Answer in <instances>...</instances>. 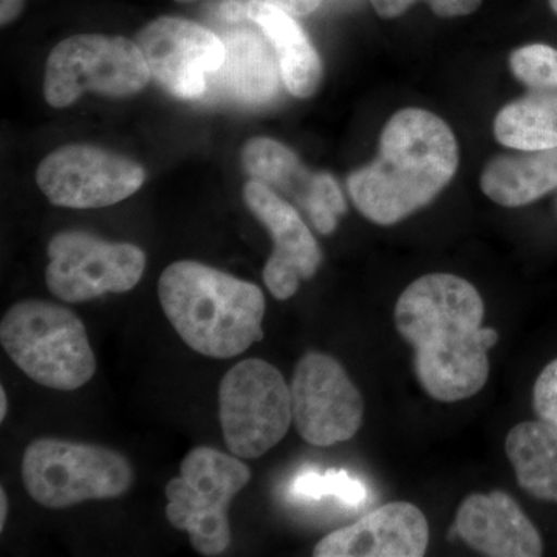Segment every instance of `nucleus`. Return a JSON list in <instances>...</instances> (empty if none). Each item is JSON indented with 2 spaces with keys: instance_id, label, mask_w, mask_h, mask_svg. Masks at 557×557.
Instances as JSON below:
<instances>
[{
  "instance_id": "obj_9",
  "label": "nucleus",
  "mask_w": 557,
  "mask_h": 557,
  "mask_svg": "<svg viewBox=\"0 0 557 557\" xmlns=\"http://www.w3.org/2000/svg\"><path fill=\"white\" fill-rule=\"evenodd\" d=\"M46 284L58 299L78 304L137 287L146 255L132 244H112L86 231H62L47 248Z\"/></svg>"
},
{
  "instance_id": "obj_27",
  "label": "nucleus",
  "mask_w": 557,
  "mask_h": 557,
  "mask_svg": "<svg viewBox=\"0 0 557 557\" xmlns=\"http://www.w3.org/2000/svg\"><path fill=\"white\" fill-rule=\"evenodd\" d=\"M252 2L276 7V9L285 11L293 17L309 16L321 5V0H252Z\"/></svg>"
},
{
  "instance_id": "obj_29",
  "label": "nucleus",
  "mask_w": 557,
  "mask_h": 557,
  "mask_svg": "<svg viewBox=\"0 0 557 557\" xmlns=\"http://www.w3.org/2000/svg\"><path fill=\"white\" fill-rule=\"evenodd\" d=\"M7 410H9V399H7L5 388L0 387V420H5Z\"/></svg>"
},
{
  "instance_id": "obj_20",
  "label": "nucleus",
  "mask_w": 557,
  "mask_h": 557,
  "mask_svg": "<svg viewBox=\"0 0 557 557\" xmlns=\"http://www.w3.org/2000/svg\"><path fill=\"white\" fill-rule=\"evenodd\" d=\"M498 143L520 152L557 148V106L548 91H530L509 102L494 121Z\"/></svg>"
},
{
  "instance_id": "obj_19",
  "label": "nucleus",
  "mask_w": 557,
  "mask_h": 557,
  "mask_svg": "<svg viewBox=\"0 0 557 557\" xmlns=\"http://www.w3.org/2000/svg\"><path fill=\"white\" fill-rule=\"evenodd\" d=\"M505 450L516 480L530 496L557 504V431L544 421H523L508 432Z\"/></svg>"
},
{
  "instance_id": "obj_23",
  "label": "nucleus",
  "mask_w": 557,
  "mask_h": 557,
  "mask_svg": "<svg viewBox=\"0 0 557 557\" xmlns=\"http://www.w3.org/2000/svg\"><path fill=\"white\" fill-rule=\"evenodd\" d=\"M293 494L300 498L336 497L344 504L357 507L368 497V491L358 479L346 471H327L325 474L306 472L293 482Z\"/></svg>"
},
{
  "instance_id": "obj_26",
  "label": "nucleus",
  "mask_w": 557,
  "mask_h": 557,
  "mask_svg": "<svg viewBox=\"0 0 557 557\" xmlns=\"http://www.w3.org/2000/svg\"><path fill=\"white\" fill-rule=\"evenodd\" d=\"M533 406L539 420L557 431V358L537 376L533 388Z\"/></svg>"
},
{
  "instance_id": "obj_7",
  "label": "nucleus",
  "mask_w": 557,
  "mask_h": 557,
  "mask_svg": "<svg viewBox=\"0 0 557 557\" xmlns=\"http://www.w3.org/2000/svg\"><path fill=\"white\" fill-rule=\"evenodd\" d=\"M219 420L234 456L245 460L265 456L292 426V392L284 375L259 358L231 368L220 381Z\"/></svg>"
},
{
  "instance_id": "obj_24",
  "label": "nucleus",
  "mask_w": 557,
  "mask_h": 557,
  "mask_svg": "<svg viewBox=\"0 0 557 557\" xmlns=\"http://www.w3.org/2000/svg\"><path fill=\"white\" fill-rule=\"evenodd\" d=\"M304 209L319 233L329 236L336 230L338 219L346 214L347 205L332 175L318 174L313 194Z\"/></svg>"
},
{
  "instance_id": "obj_6",
  "label": "nucleus",
  "mask_w": 557,
  "mask_h": 557,
  "mask_svg": "<svg viewBox=\"0 0 557 557\" xmlns=\"http://www.w3.org/2000/svg\"><path fill=\"white\" fill-rule=\"evenodd\" d=\"M251 471L240 458L200 446L180 465L178 478L166 485V519L189 534L201 556L222 555L231 544L228 509L248 485Z\"/></svg>"
},
{
  "instance_id": "obj_5",
  "label": "nucleus",
  "mask_w": 557,
  "mask_h": 557,
  "mask_svg": "<svg viewBox=\"0 0 557 557\" xmlns=\"http://www.w3.org/2000/svg\"><path fill=\"white\" fill-rule=\"evenodd\" d=\"M21 472L28 496L49 509L121 497L134 483V468L123 454L60 438L30 443Z\"/></svg>"
},
{
  "instance_id": "obj_28",
  "label": "nucleus",
  "mask_w": 557,
  "mask_h": 557,
  "mask_svg": "<svg viewBox=\"0 0 557 557\" xmlns=\"http://www.w3.org/2000/svg\"><path fill=\"white\" fill-rule=\"evenodd\" d=\"M7 515H9V498H7L5 490H0V530L5 527Z\"/></svg>"
},
{
  "instance_id": "obj_18",
  "label": "nucleus",
  "mask_w": 557,
  "mask_h": 557,
  "mask_svg": "<svg viewBox=\"0 0 557 557\" xmlns=\"http://www.w3.org/2000/svg\"><path fill=\"white\" fill-rule=\"evenodd\" d=\"M244 28L225 36V64L218 75L231 95L247 104H265L276 97L281 69L270 40Z\"/></svg>"
},
{
  "instance_id": "obj_2",
  "label": "nucleus",
  "mask_w": 557,
  "mask_h": 557,
  "mask_svg": "<svg viewBox=\"0 0 557 557\" xmlns=\"http://www.w3.org/2000/svg\"><path fill=\"white\" fill-rule=\"evenodd\" d=\"M457 168V139L448 124L428 110L403 109L384 126L379 157L348 177V193L370 222L395 225L431 203Z\"/></svg>"
},
{
  "instance_id": "obj_13",
  "label": "nucleus",
  "mask_w": 557,
  "mask_h": 557,
  "mask_svg": "<svg viewBox=\"0 0 557 557\" xmlns=\"http://www.w3.org/2000/svg\"><path fill=\"white\" fill-rule=\"evenodd\" d=\"M244 199L273 239V252L263 269L267 288L278 300L293 298L300 281L317 274L321 248L299 212L269 186L251 180L245 185Z\"/></svg>"
},
{
  "instance_id": "obj_17",
  "label": "nucleus",
  "mask_w": 557,
  "mask_h": 557,
  "mask_svg": "<svg viewBox=\"0 0 557 557\" xmlns=\"http://www.w3.org/2000/svg\"><path fill=\"white\" fill-rule=\"evenodd\" d=\"M480 186L500 207L534 203L557 190V148L496 157L483 171Z\"/></svg>"
},
{
  "instance_id": "obj_1",
  "label": "nucleus",
  "mask_w": 557,
  "mask_h": 557,
  "mask_svg": "<svg viewBox=\"0 0 557 557\" xmlns=\"http://www.w3.org/2000/svg\"><path fill=\"white\" fill-rule=\"evenodd\" d=\"M483 317L479 289L456 274H426L399 295L395 325L413 348V372L429 397L463 401L485 387L498 333L482 327Z\"/></svg>"
},
{
  "instance_id": "obj_4",
  "label": "nucleus",
  "mask_w": 557,
  "mask_h": 557,
  "mask_svg": "<svg viewBox=\"0 0 557 557\" xmlns=\"http://www.w3.org/2000/svg\"><path fill=\"white\" fill-rule=\"evenodd\" d=\"M0 344L28 379L54 391H76L97 372L83 321L60 304H14L0 322Z\"/></svg>"
},
{
  "instance_id": "obj_25",
  "label": "nucleus",
  "mask_w": 557,
  "mask_h": 557,
  "mask_svg": "<svg viewBox=\"0 0 557 557\" xmlns=\"http://www.w3.org/2000/svg\"><path fill=\"white\" fill-rule=\"evenodd\" d=\"M417 2H426L440 17L468 16L482 5V0H370L373 9L384 20L401 16Z\"/></svg>"
},
{
  "instance_id": "obj_12",
  "label": "nucleus",
  "mask_w": 557,
  "mask_h": 557,
  "mask_svg": "<svg viewBox=\"0 0 557 557\" xmlns=\"http://www.w3.org/2000/svg\"><path fill=\"white\" fill-rule=\"evenodd\" d=\"M152 78L182 100H197L208 79L225 64V42L215 33L182 17H159L135 39Z\"/></svg>"
},
{
  "instance_id": "obj_21",
  "label": "nucleus",
  "mask_w": 557,
  "mask_h": 557,
  "mask_svg": "<svg viewBox=\"0 0 557 557\" xmlns=\"http://www.w3.org/2000/svg\"><path fill=\"white\" fill-rule=\"evenodd\" d=\"M245 171L269 188L281 189L306 207L318 174H310L298 157L282 143L271 138H252L242 152Z\"/></svg>"
},
{
  "instance_id": "obj_31",
  "label": "nucleus",
  "mask_w": 557,
  "mask_h": 557,
  "mask_svg": "<svg viewBox=\"0 0 557 557\" xmlns=\"http://www.w3.org/2000/svg\"><path fill=\"white\" fill-rule=\"evenodd\" d=\"M549 97H552L553 102L557 106V91H548Z\"/></svg>"
},
{
  "instance_id": "obj_14",
  "label": "nucleus",
  "mask_w": 557,
  "mask_h": 557,
  "mask_svg": "<svg viewBox=\"0 0 557 557\" xmlns=\"http://www.w3.org/2000/svg\"><path fill=\"white\" fill-rule=\"evenodd\" d=\"M428 547L429 523L423 511L409 502H391L321 539L313 556L421 557Z\"/></svg>"
},
{
  "instance_id": "obj_30",
  "label": "nucleus",
  "mask_w": 557,
  "mask_h": 557,
  "mask_svg": "<svg viewBox=\"0 0 557 557\" xmlns=\"http://www.w3.org/2000/svg\"><path fill=\"white\" fill-rule=\"evenodd\" d=\"M549 7H552L553 13L557 16V0H548Z\"/></svg>"
},
{
  "instance_id": "obj_10",
  "label": "nucleus",
  "mask_w": 557,
  "mask_h": 557,
  "mask_svg": "<svg viewBox=\"0 0 557 557\" xmlns=\"http://www.w3.org/2000/svg\"><path fill=\"white\" fill-rule=\"evenodd\" d=\"M293 423L302 440L319 448L348 442L364 420V399L346 369L330 355H304L292 386Z\"/></svg>"
},
{
  "instance_id": "obj_22",
  "label": "nucleus",
  "mask_w": 557,
  "mask_h": 557,
  "mask_svg": "<svg viewBox=\"0 0 557 557\" xmlns=\"http://www.w3.org/2000/svg\"><path fill=\"white\" fill-rule=\"evenodd\" d=\"M512 73L531 91H557V49L547 44H530L512 51Z\"/></svg>"
},
{
  "instance_id": "obj_3",
  "label": "nucleus",
  "mask_w": 557,
  "mask_h": 557,
  "mask_svg": "<svg viewBox=\"0 0 557 557\" xmlns=\"http://www.w3.org/2000/svg\"><path fill=\"white\" fill-rule=\"evenodd\" d=\"M159 299L180 338L205 357L234 358L263 338L262 289L205 263H171L161 273Z\"/></svg>"
},
{
  "instance_id": "obj_11",
  "label": "nucleus",
  "mask_w": 557,
  "mask_h": 557,
  "mask_svg": "<svg viewBox=\"0 0 557 557\" xmlns=\"http://www.w3.org/2000/svg\"><path fill=\"white\" fill-rule=\"evenodd\" d=\"M146 172L137 161L87 145H70L42 160L36 182L57 207H112L141 188Z\"/></svg>"
},
{
  "instance_id": "obj_16",
  "label": "nucleus",
  "mask_w": 557,
  "mask_h": 557,
  "mask_svg": "<svg viewBox=\"0 0 557 557\" xmlns=\"http://www.w3.org/2000/svg\"><path fill=\"white\" fill-rule=\"evenodd\" d=\"M222 16L230 22L248 21L258 25L276 51L282 81L289 94L309 98L322 79V64L298 22L285 11L252 0H230L222 5Z\"/></svg>"
},
{
  "instance_id": "obj_32",
  "label": "nucleus",
  "mask_w": 557,
  "mask_h": 557,
  "mask_svg": "<svg viewBox=\"0 0 557 557\" xmlns=\"http://www.w3.org/2000/svg\"><path fill=\"white\" fill-rule=\"evenodd\" d=\"M177 2L186 3V2H194V0H177Z\"/></svg>"
},
{
  "instance_id": "obj_8",
  "label": "nucleus",
  "mask_w": 557,
  "mask_h": 557,
  "mask_svg": "<svg viewBox=\"0 0 557 557\" xmlns=\"http://www.w3.org/2000/svg\"><path fill=\"white\" fill-rule=\"evenodd\" d=\"M152 78L137 42L120 36L79 35L64 39L46 65L44 95L53 108H67L84 94L123 98Z\"/></svg>"
},
{
  "instance_id": "obj_15",
  "label": "nucleus",
  "mask_w": 557,
  "mask_h": 557,
  "mask_svg": "<svg viewBox=\"0 0 557 557\" xmlns=\"http://www.w3.org/2000/svg\"><path fill=\"white\" fill-rule=\"evenodd\" d=\"M454 534L483 556L539 557L544 542L518 502L504 491L471 494L457 509Z\"/></svg>"
}]
</instances>
